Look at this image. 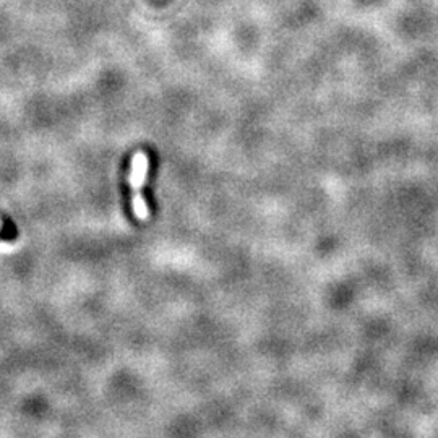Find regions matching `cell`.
Listing matches in <instances>:
<instances>
[{
  "label": "cell",
  "instance_id": "cell-1",
  "mask_svg": "<svg viewBox=\"0 0 438 438\" xmlns=\"http://www.w3.org/2000/svg\"><path fill=\"white\" fill-rule=\"evenodd\" d=\"M148 172V158L143 153H138L134 160V171H131L130 182L135 189V196H134V210L136 213V216L140 219L148 218V208L145 203V199L141 196V185L145 184Z\"/></svg>",
  "mask_w": 438,
  "mask_h": 438
}]
</instances>
